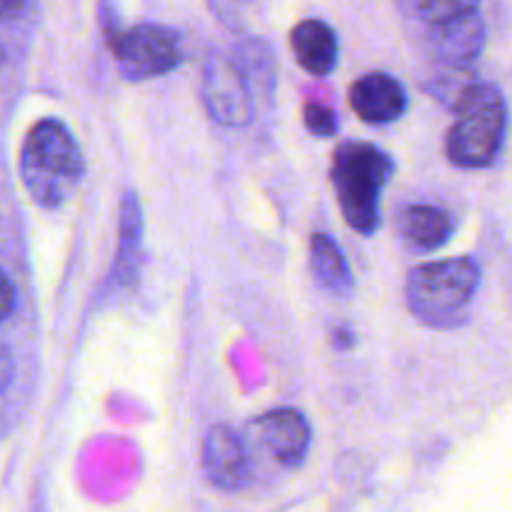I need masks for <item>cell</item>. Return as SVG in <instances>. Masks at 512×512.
Returning <instances> with one entry per match:
<instances>
[{
  "label": "cell",
  "instance_id": "cell-1",
  "mask_svg": "<svg viewBox=\"0 0 512 512\" xmlns=\"http://www.w3.org/2000/svg\"><path fill=\"white\" fill-rule=\"evenodd\" d=\"M85 175L83 153L68 125L43 118L28 130L20 148V178L30 198L45 210L68 203Z\"/></svg>",
  "mask_w": 512,
  "mask_h": 512
},
{
  "label": "cell",
  "instance_id": "cell-2",
  "mask_svg": "<svg viewBox=\"0 0 512 512\" xmlns=\"http://www.w3.org/2000/svg\"><path fill=\"white\" fill-rule=\"evenodd\" d=\"M480 285V268L470 258H448L418 265L408 273L405 303L430 328H458L468 320Z\"/></svg>",
  "mask_w": 512,
  "mask_h": 512
},
{
  "label": "cell",
  "instance_id": "cell-3",
  "mask_svg": "<svg viewBox=\"0 0 512 512\" xmlns=\"http://www.w3.org/2000/svg\"><path fill=\"white\" fill-rule=\"evenodd\" d=\"M508 130L503 93L490 83H470L455 105V123L445 138L448 158L458 168H488L498 160Z\"/></svg>",
  "mask_w": 512,
  "mask_h": 512
},
{
  "label": "cell",
  "instance_id": "cell-4",
  "mask_svg": "<svg viewBox=\"0 0 512 512\" xmlns=\"http://www.w3.org/2000/svg\"><path fill=\"white\" fill-rule=\"evenodd\" d=\"M393 175L388 153L368 143H345L335 153L333 185L350 228L373 235L380 228V198Z\"/></svg>",
  "mask_w": 512,
  "mask_h": 512
},
{
  "label": "cell",
  "instance_id": "cell-5",
  "mask_svg": "<svg viewBox=\"0 0 512 512\" xmlns=\"http://www.w3.org/2000/svg\"><path fill=\"white\" fill-rule=\"evenodd\" d=\"M405 15L423 28L430 55L453 70L468 68L480 58L485 25L478 5L453 0H418L405 3Z\"/></svg>",
  "mask_w": 512,
  "mask_h": 512
},
{
  "label": "cell",
  "instance_id": "cell-6",
  "mask_svg": "<svg viewBox=\"0 0 512 512\" xmlns=\"http://www.w3.org/2000/svg\"><path fill=\"white\" fill-rule=\"evenodd\" d=\"M113 53L120 73L130 80L158 78L183 63L180 35L153 23L133 25L113 35Z\"/></svg>",
  "mask_w": 512,
  "mask_h": 512
},
{
  "label": "cell",
  "instance_id": "cell-7",
  "mask_svg": "<svg viewBox=\"0 0 512 512\" xmlns=\"http://www.w3.org/2000/svg\"><path fill=\"white\" fill-rule=\"evenodd\" d=\"M203 100L218 123L238 128L253 120V100L238 63L225 55H210L203 68Z\"/></svg>",
  "mask_w": 512,
  "mask_h": 512
},
{
  "label": "cell",
  "instance_id": "cell-8",
  "mask_svg": "<svg viewBox=\"0 0 512 512\" xmlns=\"http://www.w3.org/2000/svg\"><path fill=\"white\" fill-rule=\"evenodd\" d=\"M203 473L223 493H238L250 483L248 450L228 425H213L205 433Z\"/></svg>",
  "mask_w": 512,
  "mask_h": 512
},
{
  "label": "cell",
  "instance_id": "cell-9",
  "mask_svg": "<svg viewBox=\"0 0 512 512\" xmlns=\"http://www.w3.org/2000/svg\"><path fill=\"white\" fill-rule=\"evenodd\" d=\"M270 458L285 468H298L310 450V425L298 410H273L255 423Z\"/></svg>",
  "mask_w": 512,
  "mask_h": 512
},
{
  "label": "cell",
  "instance_id": "cell-10",
  "mask_svg": "<svg viewBox=\"0 0 512 512\" xmlns=\"http://www.w3.org/2000/svg\"><path fill=\"white\" fill-rule=\"evenodd\" d=\"M350 105L370 125H388L408 108V95L400 80L388 73H370L350 88Z\"/></svg>",
  "mask_w": 512,
  "mask_h": 512
},
{
  "label": "cell",
  "instance_id": "cell-11",
  "mask_svg": "<svg viewBox=\"0 0 512 512\" xmlns=\"http://www.w3.org/2000/svg\"><path fill=\"white\" fill-rule=\"evenodd\" d=\"M455 233V220L448 210L435 205H408L398 215V235L415 255L443 248Z\"/></svg>",
  "mask_w": 512,
  "mask_h": 512
},
{
  "label": "cell",
  "instance_id": "cell-12",
  "mask_svg": "<svg viewBox=\"0 0 512 512\" xmlns=\"http://www.w3.org/2000/svg\"><path fill=\"white\" fill-rule=\"evenodd\" d=\"M290 45H293V53L295 58H298V63L303 65L310 75L325 78V75H330L338 68V35H335V30L330 28L325 20H303V23L293 30V35H290Z\"/></svg>",
  "mask_w": 512,
  "mask_h": 512
},
{
  "label": "cell",
  "instance_id": "cell-13",
  "mask_svg": "<svg viewBox=\"0 0 512 512\" xmlns=\"http://www.w3.org/2000/svg\"><path fill=\"white\" fill-rule=\"evenodd\" d=\"M310 270H313V278L325 293H330L333 298L348 300L355 293V280L350 273V265L345 260L343 250L333 243L330 235L315 233L310 238Z\"/></svg>",
  "mask_w": 512,
  "mask_h": 512
},
{
  "label": "cell",
  "instance_id": "cell-14",
  "mask_svg": "<svg viewBox=\"0 0 512 512\" xmlns=\"http://www.w3.org/2000/svg\"><path fill=\"white\" fill-rule=\"evenodd\" d=\"M140 248H143V218H140L138 200L128 193L120 210V248L115 258L120 283H133L140 265Z\"/></svg>",
  "mask_w": 512,
  "mask_h": 512
},
{
  "label": "cell",
  "instance_id": "cell-15",
  "mask_svg": "<svg viewBox=\"0 0 512 512\" xmlns=\"http://www.w3.org/2000/svg\"><path fill=\"white\" fill-rule=\"evenodd\" d=\"M305 125L313 135L320 138H330L338 130V115L328 108V105L320 103H308L305 105Z\"/></svg>",
  "mask_w": 512,
  "mask_h": 512
},
{
  "label": "cell",
  "instance_id": "cell-16",
  "mask_svg": "<svg viewBox=\"0 0 512 512\" xmlns=\"http://www.w3.org/2000/svg\"><path fill=\"white\" fill-rule=\"evenodd\" d=\"M15 308V288L8 280V275L0 270V320L8 318Z\"/></svg>",
  "mask_w": 512,
  "mask_h": 512
},
{
  "label": "cell",
  "instance_id": "cell-17",
  "mask_svg": "<svg viewBox=\"0 0 512 512\" xmlns=\"http://www.w3.org/2000/svg\"><path fill=\"white\" fill-rule=\"evenodd\" d=\"M13 373H15L13 353H10L8 345L0 340V393H3V390L10 385V380H13Z\"/></svg>",
  "mask_w": 512,
  "mask_h": 512
},
{
  "label": "cell",
  "instance_id": "cell-18",
  "mask_svg": "<svg viewBox=\"0 0 512 512\" xmlns=\"http://www.w3.org/2000/svg\"><path fill=\"white\" fill-rule=\"evenodd\" d=\"M3 60H5V50H3V45H0V65H3Z\"/></svg>",
  "mask_w": 512,
  "mask_h": 512
}]
</instances>
